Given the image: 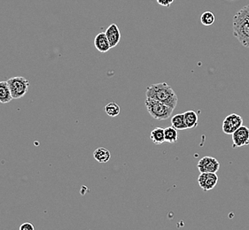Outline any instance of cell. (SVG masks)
Listing matches in <instances>:
<instances>
[{
  "label": "cell",
  "instance_id": "cell-1",
  "mask_svg": "<svg viewBox=\"0 0 249 230\" xmlns=\"http://www.w3.org/2000/svg\"><path fill=\"white\" fill-rule=\"evenodd\" d=\"M145 97L146 99L160 101L174 109L178 101L174 90L167 82H159L147 87Z\"/></svg>",
  "mask_w": 249,
  "mask_h": 230
},
{
  "label": "cell",
  "instance_id": "cell-2",
  "mask_svg": "<svg viewBox=\"0 0 249 230\" xmlns=\"http://www.w3.org/2000/svg\"><path fill=\"white\" fill-rule=\"evenodd\" d=\"M144 104L149 115L155 120H168L171 117L174 111V108H172L170 105H166L160 101L151 99H146Z\"/></svg>",
  "mask_w": 249,
  "mask_h": 230
},
{
  "label": "cell",
  "instance_id": "cell-3",
  "mask_svg": "<svg viewBox=\"0 0 249 230\" xmlns=\"http://www.w3.org/2000/svg\"><path fill=\"white\" fill-rule=\"evenodd\" d=\"M233 35L244 47L249 48V21L239 12L235 15L232 22Z\"/></svg>",
  "mask_w": 249,
  "mask_h": 230
},
{
  "label": "cell",
  "instance_id": "cell-4",
  "mask_svg": "<svg viewBox=\"0 0 249 230\" xmlns=\"http://www.w3.org/2000/svg\"><path fill=\"white\" fill-rule=\"evenodd\" d=\"M7 83L10 88L12 97L14 99H21L27 94L30 82L22 76L12 77L7 80Z\"/></svg>",
  "mask_w": 249,
  "mask_h": 230
},
{
  "label": "cell",
  "instance_id": "cell-5",
  "mask_svg": "<svg viewBox=\"0 0 249 230\" xmlns=\"http://www.w3.org/2000/svg\"><path fill=\"white\" fill-rule=\"evenodd\" d=\"M243 126V119L239 115L232 114L224 119L223 122V131L226 135H232L236 130Z\"/></svg>",
  "mask_w": 249,
  "mask_h": 230
},
{
  "label": "cell",
  "instance_id": "cell-6",
  "mask_svg": "<svg viewBox=\"0 0 249 230\" xmlns=\"http://www.w3.org/2000/svg\"><path fill=\"white\" fill-rule=\"evenodd\" d=\"M217 182L218 176L216 173H200L198 178L199 187L204 191L213 190L217 185Z\"/></svg>",
  "mask_w": 249,
  "mask_h": 230
},
{
  "label": "cell",
  "instance_id": "cell-7",
  "mask_svg": "<svg viewBox=\"0 0 249 230\" xmlns=\"http://www.w3.org/2000/svg\"><path fill=\"white\" fill-rule=\"evenodd\" d=\"M199 173H217L219 170L220 163L218 160L213 157H204L198 163Z\"/></svg>",
  "mask_w": 249,
  "mask_h": 230
},
{
  "label": "cell",
  "instance_id": "cell-8",
  "mask_svg": "<svg viewBox=\"0 0 249 230\" xmlns=\"http://www.w3.org/2000/svg\"><path fill=\"white\" fill-rule=\"evenodd\" d=\"M233 148H239L249 145V129L246 126H241L232 134Z\"/></svg>",
  "mask_w": 249,
  "mask_h": 230
},
{
  "label": "cell",
  "instance_id": "cell-9",
  "mask_svg": "<svg viewBox=\"0 0 249 230\" xmlns=\"http://www.w3.org/2000/svg\"><path fill=\"white\" fill-rule=\"evenodd\" d=\"M105 33L107 39L109 41L111 48H114L119 44V42L121 41V32H120L118 26L115 23L111 24L107 28V30H106Z\"/></svg>",
  "mask_w": 249,
  "mask_h": 230
},
{
  "label": "cell",
  "instance_id": "cell-10",
  "mask_svg": "<svg viewBox=\"0 0 249 230\" xmlns=\"http://www.w3.org/2000/svg\"><path fill=\"white\" fill-rule=\"evenodd\" d=\"M94 45L96 49L101 53H106L111 49L109 41L107 39L106 33H100L96 35L94 39Z\"/></svg>",
  "mask_w": 249,
  "mask_h": 230
},
{
  "label": "cell",
  "instance_id": "cell-11",
  "mask_svg": "<svg viewBox=\"0 0 249 230\" xmlns=\"http://www.w3.org/2000/svg\"><path fill=\"white\" fill-rule=\"evenodd\" d=\"M13 99L10 88L6 82H0V103L6 104L9 103Z\"/></svg>",
  "mask_w": 249,
  "mask_h": 230
},
{
  "label": "cell",
  "instance_id": "cell-12",
  "mask_svg": "<svg viewBox=\"0 0 249 230\" xmlns=\"http://www.w3.org/2000/svg\"><path fill=\"white\" fill-rule=\"evenodd\" d=\"M184 121L187 129H195L198 126V115L194 110L187 111L184 114Z\"/></svg>",
  "mask_w": 249,
  "mask_h": 230
},
{
  "label": "cell",
  "instance_id": "cell-13",
  "mask_svg": "<svg viewBox=\"0 0 249 230\" xmlns=\"http://www.w3.org/2000/svg\"><path fill=\"white\" fill-rule=\"evenodd\" d=\"M150 139L155 145H161L165 142L164 130L161 128H155L151 131Z\"/></svg>",
  "mask_w": 249,
  "mask_h": 230
},
{
  "label": "cell",
  "instance_id": "cell-14",
  "mask_svg": "<svg viewBox=\"0 0 249 230\" xmlns=\"http://www.w3.org/2000/svg\"><path fill=\"white\" fill-rule=\"evenodd\" d=\"M93 157L99 163H107L109 161L111 153L109 150L106 148H98L93 152Z\"/></svg>",
  "mask_w": 249,
  "mask_h": 230
},
{
  "label": "cell",
  "instance_id": "cell-15",
  "mask_svg": "<svg viewBox=\"0 0 249 230\" xmlns=\"http://www.w3.org/2000/svg\"><path fill=\"white\" fill-rule=\"evenodd\" d=\"M165 142L175 144L178 139V131L173 126L164 129Z\"/></svg>",
  "mask_w": 249,
  "mask_h": 230
},
{
  "label": "cell",
  "instance_id": "cell-16",
  "mask_svg": "<svg viewBox=\"0 0 249 230\" xmlns=\"http://www.w3.org/2000/svg\"><path fill=\"white\" fill-rule=\"evenodd\" d=\"M171 124L175 129L178 130H188L185 125L184 121V114L182 115H176L171 118Z\"/></svg>",
  "mask_w": 249,
  "mask_h": 230
},
{
  "label": "cell",
  "instance_id": "cell-17",
  "mask_svg": "<svg viewBox=\"0 0 249 230\" xmlns=\"http://www.w3.org/2000/svg\"><path fill=\"white\" fill-rule=\"evenodd\" d=\"M214 20H215V16L212 12H210V11L204 12L200 16V22L202 23V25H213Z\"/></svg>",
  "mask_w": 249,
  "mask_h": 230
},
{
  "label": "cell",
  "instance_id": "cell-18",
  "mask_svg": "<svg viewBox=\"0 0 249 230\" xmlns=\"http://www.w3.org/2000/svg\"><path fill=\"white\" fill-rule=\"evenodd\" d=\"M105 111L107 115L110 117H116L117 115H119L121 109L119 105H117L115 102H111L106 105Z\"/></svg>",
  "mask_w": 249,
  "mask_h": 230
},
{
  "label": "cell",
  "instance_id": "cell-19",
  "mask_svg": "<svg viewBox=\"0 0 249 230\" xmlns=\"http://www.w3.org/2000/svg\"><path fill=\"white\" fill-rule=\"evenodd\" d=\"M239 13L242 16H244L245 18L249 21V5H245L244 7H242L239 11Z\"/></svg>",
  "mask_w": 249,
  "mask_h": 230
},
{
  "label": "cell",
  "instance_id": "cell-20",
  "mask_svg": "<svg viewBox=\"0 0 249 230\" xmlns=\"http://www.w3.org/2000/svg\"><path fill=\"white\" fill-rule=\"evenodd\" d=\"M35 226L33 225L31 222H24L22 225L20 227V230H34Z\"/></svg>",
  "mask_w": 249,
  "mask_h": 230
},
{
  "label": "cell",
  "instance_id": "cell-21",
  "mask_svg": "<svg viewBox=\"0 0 249 230\" xmlns=\"http://www.w3.org/2000/svg\"><path fill=\"white\" fill-rule=\"evenodd\" d=\"M157 3L161 6H164V7H170V5L173 4L174 0H156Z\"/></svg>",
  "mask_w": 249,
  "mask_h": 230
}]
</instances>
